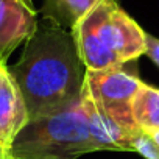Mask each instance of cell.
Instances as JSON below:
<instances>
[{
  "label": "cell",
  "mask_w": 159,
  "mask_h": 159,
  "mask_svg": "<svg viewBox=\"0 0 159 159\" xmlns=\"http://www.w3.org/2000/svg\"><path fill=\"white\" fill-rule=\"evenodd\" d=\"M8 70L22 92L30 119L80 98L86 78L72 31L48 16L38 22L20 59Z\"/></svg>",
  "instance_id": "obj_1"
},
{
  "label": "cell",
  "mask_w": 159,
  "mask_h": 159,
  "mask_svg": "<svg viewBox=\"0 0 159 159\" xmlns=\"http://www.w3.org/2000/svg\"><path fill=\"white\" fill-rule=\"evenodd\" d=\"M91 151L97 150L80 98L30 119L10 148L14 159H76Z\"/></svg>",
  "instance_id": "obj_2"
},
{
  "label": "cell",
  "mask_w": 159,
  "mask_h": 159,
  "mask_svg": "<svg viewBox=\"0 0 159 159\" xmlns=\"http://www.w3.org/2000/svg\"><path fill=\"white\" fill-rule=\"evenodd\" d=\"M84 83L103 111L126 133L134 136L140 131L133 116V102L142 81L137 75L119 67L105 70H86Z\"/></svg>",
  "instance_id": "obj_3"
},
{
  "label": "cell",
  "mask_w": 159,
  "mask_h": 159,
  "mask_svg": "<svg viewBox=\"0 0 159 159\" xmlns=\"http://www.w3.org/2000/svg\"><path fill=\"white\" fill-rule=\"evenodd\" d=\"M114 0L100 2L70 30L86 70H105L122 66L114 53L108 34V16Z\"/></svg>",
  "instance_id": "obj_4"
},
{
  "label": "cell",
  "mask_w": 159,
  "mask_h": 159,
  "mask_svg": "<svg viewBox=\"0 0 159 159\" xmlns=\"http://www.w3.org/2000/svg\"><path fill=\"white\" fill-rule=\"evenodd\" d=\"M38 16L30 0H0V62L30 39L38 28Z\"/></svg>",
  "instance_id": "obj_5"
},
{
  "label": "cell",
  "mask_w": 159,
  "mask_h": 159,
  "mask_svg": "<svg viewBox=\"0 0 159 159\" xmlns=\"http://www.w3.org/2000/svg\"><path fill=\"white\" fill-rule=\"evenodd\" d=\"M81 109L84 112L91 139L95 145V150H111V151H134L131 134L119 126L98 105L92 97L88 84H83L80 94Z\"/></svg>",
  "instance_id": "obj_6"
},
{
  "label": "cell",
  "mask_w": 159,
  "mask_h": 159,
  "mask_svg": "<svg viewBox=\"0 0 159 159\" xmlns=\"http://www.w3.org/2000/svg\"><path fill=\"white\" fill-rule=\"evenodd\" d=\"M30 116L22 92L7 64L0 66V145L10 150Z\"/></svg>",
  "instance_id": "obj_7"
},
{
  "label": "cell",
  "mask_w": 159,
  "mask_h": 159,
  "mask_svg": "<svg viewBox=\"0 0 159 159\" xmlns=\"http://www.w3.org/2000/svg\"><path fill=\"white\" fill-rule=\"evenodd\" d=\"M108 34L109 44L119 59L123 62L137 59L145 53V31L119 7L114 3L108 16Z\"/></svg>",
  "instance_id": "obj_8"
},
{
  "label": "cell",
  "mask_w": 159,
  "mask_h": 159,
  "mask_svg": "<svg viewBox=\"0 0 159 159\" xmlns=\"http://www.w3.org/2000/svg\"><path fill=\"white\" fill-rule=\"evenodd\" d=\"M133 116L140 129L159 131V89L142 83L133 102Z\"/></svg>",
  "instance_id": "obj_9"
},
{
  "label": "cell",
  "mask_w": 159,
  "mask_h": 159,
  "mask_svg": "<svg viewBox=\"0 0 159 159\" xmlns=\"http://www.w3.org/2000/svg\"><path fill=\"white\" fill-rule=\"evenodd\" d=\"M98 2L100 0H48L50 11L47 16L72 30Z\"/></svg>",
  "instance_id": "obj_10"
},
{
  "label": "cell",
  "mask_w": 159,
  "mask_h": 159,
  "mask_svg": "<svg viewBox=\"0 0 159 159\" xmlns=\"http://www.w3.org/2000/svg\"><path fill=\"white\" fill-rule=\"evenodd\" d=\"M133 150L140 153L147 159H159V143L157 140L145 129H140L131 137Z\"/></svg>",
  "instance_id": "obj_11"
},
{
  "label": "cell",
  "mask_w": 159,
  "mask_h": 159,
  "mask_svg": "<svg viewBox=\"0 0 159 159\" xmlns=\"http://www.w3.org/2000/svg\"><path fill=\"white\" fill-rule=\"evenodd\" d=\"M145 53L159 66V39L151 36V34H145Z\"/></svg>",
  "instance_id": "obj_12"
},
{
  "label": "cell",
  "mask_w": 159,
  "mask_h": 159,
  "mask_svg": "<svg viewBox=\"0 0 159 159\" xmlns=\"http://www.w3.org/2000/svg\"><path fill=\"white\" fill-rule=\"evenodd\" d=\"M0 159H14L10 153V150L7 148H0Z\"/></svg>",
  "instance_id": "obj_13"
},
{
  "label": "cell",
  "mask_w": 159,
  "mask_h": 159,
  "mask_svg": "<svg viewBox=\"0 0 159 159\" xmlns=\"http://www.w3.org/2000/svg\"><path fill=\"white\" fill-rule=\"evenodd\" d=\"M148 133H150V134H151V136L157 140V143H159V131H148Z\"/></svg>",
  "instance_id": "obj_14"
},
{
  "label": "cell",
  "mask_w": 159,
  "mask_h": 159,
  "mask_svg": "<svg viewBox=\"0 0 159 159\" xmlns=\"http://www.w3.org/2000/svg\"><path fill=\"white\" fill-rule=\"evenodd\" d=\"M0 148H3V147H2V145H0Z\"/></svg>",
  "instance_id": "obj_15"
},
{
  "label": "cell",
  "mask_w": 159,
  "mask_h": 159,
  "mask_svg": "<svg viewBox=\"0 0 159 159\" xmlns=\"http://www.w3.org/2000/svg\"><path fill=\"white\" fill-rule=\"evenodd\" d=\"M0 66H2V62H0Z\"/></svg>",
  "instance_id": "obj_16"
}]
</instances>
